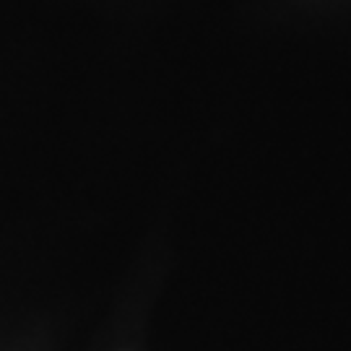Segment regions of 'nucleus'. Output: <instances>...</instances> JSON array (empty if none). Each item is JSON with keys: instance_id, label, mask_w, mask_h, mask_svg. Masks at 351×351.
Listing matches in <instances>:
<instances>
[]
</instances>
